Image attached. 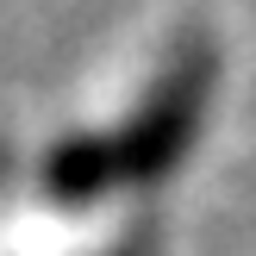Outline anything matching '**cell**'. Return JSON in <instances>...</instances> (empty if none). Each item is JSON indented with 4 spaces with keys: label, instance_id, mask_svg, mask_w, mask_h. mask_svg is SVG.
<instances>
[{
    "label": "cell",
    "instance_id": "obj_1",
    "mask_svg": "<svg viewBox=\"0 0 256 256\" xmlns=\"http://www.w3.org/2000/svg\"><path fill=\"white\" fill-rule=\"evenodd\" d=\"M200 94H206V50H200V44H182V56L169 62V75H162L156 94H150V112L132 125V150H125V162L144 169V175L162 169V162L182 150Z\"/></svg>",
    "mask_w": 256,
    "mask_h": 256
}]
</instances>
